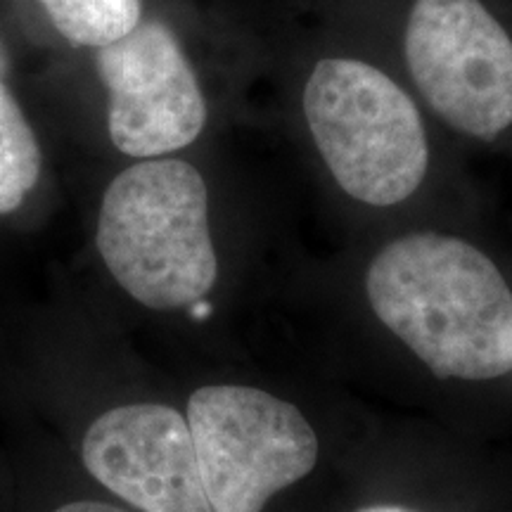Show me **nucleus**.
<instances>
[{"label":"nucleus","instance_id":"6e6552de","mask_svg":"<svg viewBox=\"0 0 512 512\" xmlns=\"http://www.w3.org/2000/svg\"><path fill=\"white\" fill-rule=\"evenodd\" d=\"M41 145L0 79V216L22 207L41 176Z\"/></svg>","mask_w":512,"mask_h":512},{"label":"nucleus","instance_id":"0eeeda50","mask_svg":"<svg viewBox=\"0 0 512 512\" xmlns=\"http://www.w3.org/2000/svg\"><path fill=\"white\" fill-rule=\"evenodd\" d=\"M81 458L93 479L140 512H214L188 420L164 403H126L95 418Z\"/></svg>","mask_w":512,"mask_h":512},{"label":"nucleus","instance_id":"1a4fd4ad","mask_svg":"<svg viewBox=\"0 0 512 512\" xmlns=\"http://www.w3.org/2000/svg\"><path fill=\"white\" fill-rule=\"evenodd\" d=\"M72 46L107 48L143 22V0H38Z\"/></svg>","mask_w":512,"mask_h":512},{"label":"nucleus","instance_id":"39448f33","mask_svg":"<svg viewBox=\"0 0 512 512\" xmlns=\"http://www.w3.org/2000/svg\"><path fill=\"white\" fill-rule=\"evenodd\" d=\"M406 64L448 126L494 140L512 126V38L482 0H415Z\"/></svg>","mask_w":512,"mask_h":512},{"label":"nucleus","instance_id":"f03ea898","mask_svg":"<svg viewBox=\"0 0 512 512\" xmlns=\"http://www.w3.org/2000/svg\"><path fill=\"white\" fill-rule=\"evenodd\" d=\"M95 245L138 304L155 311L200 304L219 278L200 171L171 157L128 166L102 197Z\"/></svg>","mask_w":512,"mask_h":512},{"label":"nucleus","instance_id":"423d86ee","mask_svg":"<svg viewBox=\"0 0 512 512\" xmlns=\"http://www.w3.org/2000/svg\"><path fill=\"white\" fill-rule=\"evenodd\" d=\"M95 64L110 93L107 131L119 152L159 159L195 143L207 124V100L174 31L159 19L100 48Z\"/></svg>","mask_w":512,"mask_h":512},{"label":"nucleus","instance_id":"20e7f679","mask_svg":"<svg viewBox=\"0 0 512 512\" xmlns=\"http://www.w3.org/2000/svg\"><path fill=\"white\" fill-rule=\"evenodd\" d=\"M185 420L214 512H264L318 463L304 413L261 389L209 384L190 396Z\"/></svg>","mask_w":512,"mask_h":512},{"label":"nucleus","instance_id":"f8f14e48","mask_svg":"<svg viewBox=\"0 0 512 512\" xmlns=\"http://www.w3.org/2000/svg\"><path fill=\"white\" fill-rule=\"evenodd\" d=\"M8 72V55H5L3 46H0V76Z\"/></svg>","mask_w":512,"mask_h":512},{"label":"nucleus","instance_id":"f257e3e1","mask_svg":"<svg viewBox=\"0 0 512 512\" xmlns=\"http://www.w3.org/2000/svg\"><path fill=\"white\" fill-rule=\"evenodd\" d=\"M368 302L437 377L494 380L512 370V292L470 242L411 233L384 245L366 275Z\"/></svg>","mask_w":512,"mask_h":512},{"label":"nucleus","instance_id":"9b49d317","mask_svg":"<svg viewBox=\"0 0 512 512\" xmlns=\"http://www.w3.org/2000/svg\"><path fill=\"white\" fill-rule=\"evenodd\" d=\"M358 512H413V510L399 508V505H370V508H363Z\"/></svg>","mask_w":512,"mask_h":512},{"label":"nucleus","instance_id":"7ed1b4c3","mask_svg":"<svg viewBox=\"0 0 512 512\" xmlns=\"http://www.w3.org/2000/svg\"><path fill=\"white\" fill-rule=\"evenodd\" d=\"M304 117L335 183L370 207H394L420 188L430 166L415 100L373 64L325 57L304 86Z\"/></svg>","mask_w":512,"mask_h":512},{"label":"nucleus","instance_id":"9d476101","mask_svg":"<svg viewBox=\"0 0 512 512\" xmlns=\"http://www.w3.org/2000/svg\"><path fill=\"white\" fill-rule=\"evenodd\" d=\"M53 512H126V510L114 508V505L100 503V501H74V503L60 505V508Z\"/></svg>","mask_w":512,"mask_h":512}]
</instances>
